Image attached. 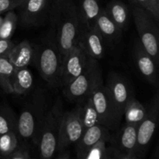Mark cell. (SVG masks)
<instances>
[{"label": "cell", "mask_w": 159, "mask_h": 159, "mask_svg": "<svg viewBox=\"0 0 159 159\" xmlns=\"http://www.w3.org/2000/svg\"><path fill=\"white\" fill-rule=\"evenodd\" d=\"M14 45L10 39H0V57L6 56Z\"/></svg>", "instance_id": "cell-32"}, {"label": "cell", "mask_w": 159, "mask_h": 159, "mask_svg": "<svg viewBox=\"0 0 159 159\" xmlns=\"http://www.w3.org/2000/svg\"><path fill=\"white\" fill-rule=\"evenodd\" d=\"M63 110L61 99L57 97L45 115L40 129L39 143L37 145L40 158H51L56 153L57 137L64 112Z\"/></svg>", "instance_id": "cell-4"}, {"label": "cell", "mask_w": 159, "mask_h": 159, "mask_svg": "<svg viewBox=\"0 0 159 159\" xmlns=\"http://www.w3.org/2000/svg\"><path fill=\"white\" fill-rule=\"evenodd\" d=\"M15 68H27L34 62V49L28 40H22L15 44L6 54Z\"/></svg>", "instance_id": "cell-18"}, {"label": "cell", "mask_w": 159, "mask_h": 159, "mask_svg": "<svg viewBox=\"0 0 159 159\" xmlns=\"http://www.w3.org/2000/svg\"><path fill=\"white\" fill-rule=\"evenodd\" d=\"M111 139L110 130L101 124H96L85 129L79 141L76 142V155L79 159H84L87 151L98 141Z\"/></svg>", "instance_id": "cell-16"}, {"label": "cell", "mask_w": 159, "mask_h": 159, "mask_svg": "<svg viewBox=\"0 0 159 159\" xmlns=\"http://www.w3.org/2000/svg\"><path fill=\"white\" fill-rule=\"evenodd\" d=\"M34 49V62L42 79L51 87H59L63 57L52 33L49 30Z\"/></svg>", "instance_id": "cell-2"}, {"label": "cell", "mask_w": 159, "mask_h": 159, "mask_svg": "<svg viewBox=\"0 0 159 159\" xmlns=\"http://www.w3.org/2000/svg\"><path fill=\"white\" fill-rule=\"evenodd\" d=\"M49 0H25L20 6V21L26 26L43 25L48 19Z\"/></svg>", "instance_id": "cell-12"}, {"label": "cell", "mask_w": 159, "mask_h": 159, "mask_svg": "<svg viewBox=\"0 0 159 159\" xmlns=\"http://www.w3.org/2000/svg\"><path fill=\"white\" fill-rule=\"evenodd\" d=\"M133 55L137 68L141 75L152 85H158V66L153 57L143 48L140 40H137L133 48Z\"/></svg>", "instance_id": "cell-13"}, {"label": "cell", "mask_w": 159, "mask_h": 159, "mask_svg": "<svg viewBox=\"0 0 159 159\" xmlns=\"http://www.w3.org/2000/svg\"><path fill=\"white\" fill-rule=\"evenodd\" d=\"M89 56L77 43L63 57L60 76V87H64L79 75L86 67Z\"/></svg>", "instance_id": "cell-10"}, {"label": "cell", "mask_w": 159, "mask_h": 159, "mask_svg": "<svg viewBox=\"0 0 159 159\" xmlns=\"http://www.w3.org/2000/svg\"><path fill=\"white\" fill-rule=\"evenodd\" d=\"M107 142L101 140L93 144L87 151L84 159H107Z\"/></svg>", "instance_id": "cell-28"}, {"label": "cell", "mask_w": 159, "mask_h": 159, "mask_svg": "<svg viewBox=\"0 0 159 159\" xmlns=\"http://www.w3.org/2000/svg\"><path fill=\"white\" fill-rule=\"evenodd\" d=\"M78 43L92 58L99 60L105 55V41L95 26L82 30Z\"/></svg>", "instance_id": "cell-14"}, {"label": "cell", "mask_w": 159, "mask_h": 159, "mask_svg": "<svg viewBox=\"0 0 159 159\" xmlns=\"http://www.w3.org/2000/svg\"><path fill=\"white\" fill-rule=\"evenodd\" d=\"M47 98L43 93L33 96L22 109L17 118L16 133L21 141H33L38 145L42 124L48 110Z\"/></svg>", "instance_id": "cell-3"}, {"label": "cell", "mask_w": 159, "mask_h": 159, "mask_svg": "<svg viewBox=\"0 0 159 159\" xmlns=\"http://www.w3.org/2000/svg\"><path fill=\"white\" fill-rule=\"evenodd\" d=\"M18 16L13 10L8 11L0 24V39H11L16 28Z\"/></svg>", "instance_id": "cell-26"}, {"label": "cell", "mask_w": 159, "mask_h": 159, "mask_svg": "<svg viewBox=\"0 0 159 159\" xmlns=\"http://www.w3.org/2000/svg\"><path fill=\"white\" fill-rule=\"evenodd\" d=\"M146 10L158 23L159 21V0H148Z\"/></svg>", "instance_id": "cell-31"}, {"label": "cell", "mask_w": 159, "mask_h": 159, "mask_svg": "<svg viewBox=\"0 0 159 159\" xmlns=\"http://www.w3.org/2000/svg\"><path fill=\"white\" fill-rule=\"evenodd\" d=\"M32 156L30 155L27 144L20 141L18 147L6 158V159H30Z\"/></svg>", "instance_id": "cell-29"}, {"label": "cell", "mask_w": 159, "mask_h": 159, "mask_svg": "<svg viewBox=\"0 0 159 159\" xmlns=\"http://www.w3.org/2000/svg\"><path fill=\"white\" fill-rule=\"evenodd\" d=\"M134 6H138V7L144 8L146 9L147 8L148 0H129Z\"/></svg>", "instance_id": "cell-33"}, {"label": "cell", "mask_w": 159, "mask_h": 159, "mask_svg": "<svg viewBox=\"0 0 159 159\" xmlns=\"http://www.w3.org/2000/svg\"><path fill=\"white\" fill-rule=\"evenodd\" d=\"M17 119L11 109L0 107V135L12 130L16 131Z\"/></svg>", "instance_id": "cell-27"}, {"label": "cell", "mask_w": 159, "mask_h": 159, "mask_svg": "<svg viewBox=\"0 0 159 159\" xmlns=\"http://www.w3.org/2000/svg\"><path fill=\"white\" fill-rule=\"evenodd\" d=\"M76 8L81 30L94 26L98 16L102 9L99 0H79L76 4Z\"/></svg>", "instance_id": "cell-19"}, {"label": "cell", "mask_w": 159, "mask_h": 159, "mask_svg": "<svg viewBox=\"0 0 159 159\" xmlns=\"http://www.w3.org/2000/svg\"><path fill=\"white\" fill-rule=\"evenodd\" d=\"M25 0H0V13L19 8Z\"/></svg>", "instance_id": "cell-30"}, {"label": "cell", "mask_w": 159, "mask_h": 159, "mask_svg": "<svg viewBox=\"0 0 159 159\" xmlns=\"http://www.w3.org/2000/svg\"><path fill=\"white\" fill-rule=\"evenodd\" d=\"M20 140L16 130L0 135V158H6L18 147Z\"/></svg>", "instance_id": "cell-25"}, {"label": "cell", "mask_w": 159, "mask_h": 159, "mask_svg": "<svg viewBox=\"0 0 159 159\" xmlns=\"http://www.w3.org/2000/svg\"><path fill=\"white\" fill-rule=\"evenodd\" d=\"M138 127L125 124L120 129L115 138L114 146L107 148L108 159H137L135 151Z\"/></svg>", "instance_id": "cell-9"}, {"label": "cell", "mask_w": 159, "mask_h": 159, "mask_svg": "<svg viewBox=\"0 0 159 159\" xmlns=\"http://www.w3.org/2000/svg\"><path fill=\"white\" fill-rule=\"evenodd\" d=\"M131 13L141 45L158 65L159 31L158 23L144 8L134 6Z\"/></svg>", "instance_id": "cell-6"}, {"label": "cell", "mask_w": 159, "mask_h": 159, "mask_svg": "<svg viewBox=\"0 0 159 159\" xmlns=\"http://www.w3.org/2000/svg\"><path fill=\"white\" fill-rule=\"evenodd\" d=\"M48 20L50 31L57 43L62 57L78 43L81 26L74 0H52Z\"/></svg>", "instance_id": "cell-1"}, {"label": "cell", "mask_w": 159, "mask_h": 159, "mask_svg": "<svg viewBox=\"0 0 159 159\" xmlns=\"http://www.w3.org/2000/svg\"><path fill=\"white\" fill-rule=\"evenodd\" d=\"M102 71L98 60L89 57L84 71L64 86V94L71 101L80 100L89 96L96 87L102 84Z\"/></svg>", "instance_id": "cell-5"}, {"label": "cell", "mask_w": 159, "mask_h": 159, "mask_svg": "<svg viewBox=\"0 0 159 159\" xmlns=\"http://www.w3.org/2000/svg\"><path fill=\"white\" fill-rule=\"evenodd\" d=\"M94 26L100 33L106 45H116L121 40L123 30L110 18L104 9L98 16Z\"/></svg>", "instance_id": "cell-17"}, {"label": "cell", "mask_w": 159, "mask_h": 159, "mask_svg": "<svg viewBox=\"0 0 159 159\" xmlns=\"http://www.w3.org/2000/svg\"><path fill=\"white\" fill-rule=\"evenodd\" d=\"M104 10L122 30H127L130 23V12L125 3L120 0H112L107 5Z\"/></svg>", "instance_id": "cell-20"}, {"label": "cell", "mask_w": 159, "mask_h": 159, "mask_svg": "<svg viewBox=\"0 0 159 159\" xmlns=\"http://www.w3.org/2000/svg\"><path fill=\"white\" fill-rule=\"evenodd\" d=\"M80 105L78 106L79 115L83 124L84 130L99 124V117L90 96L80 99Z\"/></svg>", "instance_id": "cell-23"}, {"label": "cell", "mask_w": 159, "mask_h": 159, "mask_svg": "<svg viewBox=\"0 0 159 159\" xmlns=\"http://www.w3.org/2000/svg\"><path fill=\"white\" fill-rule=\"evenodd\" d=\"M56 158L58 159H69L71 158V154L68 149L66 150H64L62 152L57 153V155L56 156Z\"/></svg>", "instance_id": "cell-34"}, {"label": "cell", "mask_w": 159, "mask_h": 159, "mask_svg": "<svg viewBox=\"0 0 159 159\" xmlns=\"http://www.w3.org/2000/svg\"><path fill=\"white\" fill-rule=\"evenodd\" d=\"M158 110V96L156 94L153 103L148 110L145 117L140 123L137 129V147L135 151L137 159L143 158L148 148L156 128Z\"/></svg>", "instance_id": "cell-11"}, {"label": "cell", "mask_w": 159, "mask_h": 159, "mask_svg": "<svg viewBox=\"0 0 159 159\" xmlns=\"http://www.w3.org/2000/svg\"><path fill=\"white\" fill-rule=\"evenodd\" d=\"M34 86L32 73L27 68H16L12 82V93L25 95L29 93Z\"/></svg>", "instance_id": "cell-21"}, {"label": "cell", "mask_w": 159, "mask_h": 159, "mask_svg": "<svg viewBox=\"0 0 159 159\" xmlns=\"http://www.w3.org/2000/svg\"><path fill=\"white\" fill-rule=\"evenodd\" d=\"M106 86L110 91L112 98L124 114L126 105L130 99L134 97V93L128 81L117 73H111L107 79Z\"/></svg>", "instance_id": "cell-15"}, {"label": "cell", "mask_w": 159, "mask_h": 159, "mask_svg": "<svg viewBox=\"0 0 159 159\" xmlns=\"http://www.w3.org/2000/svg\"><path fill=\"white\" fill-rule=\"evenodd\" d=\"M148 110L138 100L133 97L129 100L124 110L126 124L139 125L147 114Z\"/></svg>", "instance_id": "cell-22"}, {"label": "cell", "mask_w": 159, "mask_h": 159, "mask_svg": "<svg viewBox=\"0 0 159 159\" xmlns=\"http://www.w3.org/2000/svg\"><path fill=\"white\" fill-rule=\"evenodd\" d=\"M16 68L6 56L0 57V87L4 93H12V82Z\"/></svg>", "instance_id": "cell-24"}, {"label": "cell", "mask_w": 159, "mask_h": 159, "mask_svg": "<svg viewBox=\"0 0 159 159\" xmlns=\"http://www.w3.org/2000/svg\"><path fill=\"white\" fill-rule=\"evenodd\" d=\"M89 96L97 112L99 124L110 130L118 128L124 114L112 98L107 87L103 83L100 84Z\"/></svg>", "instance_id": "cell-7"}, {"label": "cell", "mask_w": 159, "mask_h": 159, "mask_svg": "<svg viewBox=\"0 0 159 159\" xmlns=\"http://www.w3.org/2000/svg\"><path fill=\"white\" fill-rule=\"evenodd\" d=\"M2 21V17H1V16H0V24H1Z\"/></svg>", "instance_id": "cell-35"}, {"label": "cell", "mask_w": 159, "mask_h": 159, "mask_svg": "<svg viewBox=\"0 0 159 159\" xmlns=\"http://www.w3.org/2000/svg\"><path fill=\"white\" fill-rule=\"evenodd\" d=\"M84 130L77 107L70 111H64L57 137L56 153L68 149L70 145L77 142Z\"/></svg>", "instance_id": "cell-8"}]
</instances>
